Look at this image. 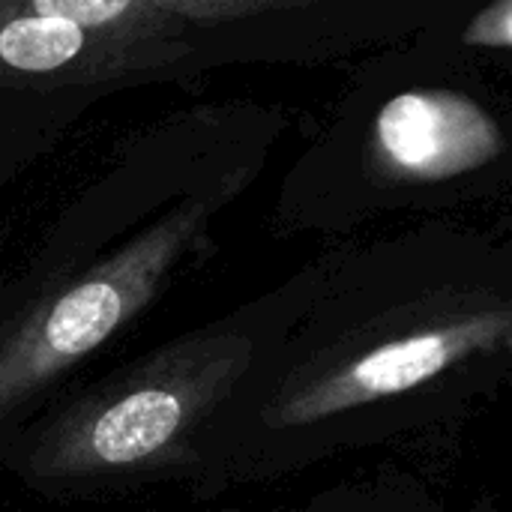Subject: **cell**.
I'll list each match as a JSON object with an SVG mask.
<instances>
[{
    "instance_id": "1",
    "label": "cell",
    "mask_w": 512,
    "mask_h": 512,
    "mask_svg": "<svg viewBox=\"0 0 512 512\" xmlns=\"http://www.w3.org/2000/svg\"><path fill=\"white\" fill-rule=\"evenodd\" d=\"M471 264L459 282L396 297L399 312L309 318V360L279 402V429L309 456L360 432L363 414L441 405V387L489 384L512 366V273Z\"/></svg>"
},
{
    "instance_id": "2",
    "label": "cell",
    "mask_w": 512,
    "mask_h": 512,
    "mask_svg": "<svg viewBox=\"0 0 512 512\" xmlns=\"http://www.w3.org/2000/svg\"><path fill=\"white\" fill-rule=\"evenodd\" d=\"M369 150L399 186H444L492 165L507 138L480 99L450 87H408L375 111Z\"/></svg>"
},
{
    "instance_id": "3",
    "label": "cell",
    "mask_w": 512,
    "mask_h": 512,
    "mask_svg": "<svg viewBox=\"0 0 512 512\" xmlns=\"http://www.w3.org/2000/svg\"><path fill=\"white\" fill-rule=\"evenodd\" d=\"M183 405L168 390H141L108 408L93 426V450L102 462L126 465L156 453L180 426Z\"/></svg>"
},
{
    "instance_id": "4",
    "label": "cell",
    "mask_w": 512,
    "mask_h": 512,
    "mask_svg": "<svg viewBox=\"0 0 512 512\" xmlns=\"http://www.w3.org/2000/svg\"><path fill=\"white\" fill-rule=\"evenodd\" d=\"M120 309L123 300L111 285L105 282L81 285L78 291L66 294L54 306L45 324V339L51 351L63 357L84 354L114 330V324L120 321Z\"/></svg>"
},
{
    "instance_id": "5",
    "label": "cell",
    "mask_w": 512,
    "mask_h": 512,
    "mask_svg": "<svg viewBox=\"0 0 512 512\" xmlns=\"http://www.w3.org/2000/svg\"><path fill=\"white\" fill-rule=\"evenodd\" d=\"M84 45V33L78 24L63 18L27 15L15 18L0 30V57L12 69L24 72H48L72 60Z\"/></svg>"
},
{
    "instance_id": "6",
    "label": "cell",
    "mask_w": 512,
    "mask_h": 512,
    "mask_svg": "<svg viewBox=\"0 0 512 512\" xmlns=\"http://www.w3.org/2000/svg\"><path fill=\"white\" fill-rule=\"evenodd\" d=\"M462 42L483 51H512V0L471 15L462 27Z\"/></svg>"
},
{
    "instance_id": "7",
    "label": "cell",
    "mask_w": 512,
    "mask_h": 512,
    "mask_svg": "<svg viewBox=\"0 0 512 512\" xmlns=\"http://www.w3.org/2000/svg\"><path fill=\"white\" fill-rule=\"evenodd\" d=\"M129 9L132 6L123 0H36L33 3V15L63 18V21H72L78 27L108 24L111 18H120Z\"/></svg>"
}]
</instances>
